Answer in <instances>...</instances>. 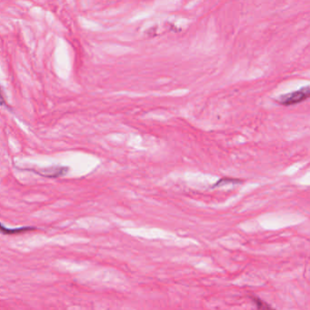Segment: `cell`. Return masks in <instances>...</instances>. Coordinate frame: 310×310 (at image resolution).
I'll use <instances>...</instances> for the list:
<instances>
[{
	"label": "cell",
	"instance_id": "obj_1",
	"mask_svg": "<svg viewBox=\"0 0 310 310\" xmlns=\"http://www.w3.org/2000/svg\"><path fill=\"white\" fill-rule=\"evenodd\" d=\"M310 89L308 86L301 88L291 93L285 94L278 98V102L283 106H292L295 104L303 102L309 98Z\"/></svg>",
	"mask_w": 310,
	"mask_h": 310
},
{
	"label": "cell",
	"instance_id": "obj_2",
	"mask_svg": "<svg viewBox=\"0 0 310 310\" xmlns=\"http://www.w3.org/2000/svg\"><path fill=\"white\" fill-rule=\"evenodd\" d=\"M31 171L40 175L41 177L56 178V177L65 176L68 171V168L64 167V166H52V167H49V168H46V169H40V170H31Z\"/></svg>",
	"mask_w": 310,
	"mask_h": 310
},
{
	"label": "cell",
	"instance_id": "obj_3",
	"mask_svg": "<svg viewBox=\"0 0 310 310\" xmlns=\"http://www.w3.org/2000/svg\"><path fill=\"white\" fill-rule=\"evenodd\" d=\"M35 228L30 227V226H22V227H18V228H9V227H6L3 224L0 223V234H2V235H18V234L25 233L27 231L35 230Z\"/></svg>",
	"mask_w": 310,
	"mask_h": 310
},
{
	"label": "cell",
	"instance_id": "obj_4",
	"mask_svg": "<svg viewBox=\"0 0 310 310\" xmlns=\"http://www.w3.org/2000/svg\"><path fill=\"white\" fill-rule=\"evenodd\" d=\"M251 298H252L253 302L256 304L258 310H275L270 305H268L266 302L262 300L261 298H259V297L252 296Z\"/></svg>",
	"mask_w": 310,
	"mask_h": 310
},
{
	"label": "cell",
	"instance_id": "obj_5",
	"mask_svg": "<svg viewBox=\"0 0 310 310\" xmlns=\"http://www.w3.org/2000/svg\"><path fill=\"white\" fill-rule=\"evenodd\" d=\"M226 183H241V181L240 180H237V179H232V178H223V179H220L219 181L217 182V184H215V186H218L222 185V184H226Z\"/></svg>",
	"mask_w": 310,
	"mask_h": 310
},
{
	"label": "cell",
	"instance_id": "obj_6",
	"mask_svg": "<svg viewBox=\"0 0 310 310\" xmlns=\"http://www.w3.org/2000/svg\"><path fill=\"white\" fill-rule=\"evenodd\" d=\"M0 106L8 107V105H7V102L5 100L4 95H3L1 88H0Z\"/></svg>",
	"mask_w": 310,
	"mask_h": 310
}]
</instances>
